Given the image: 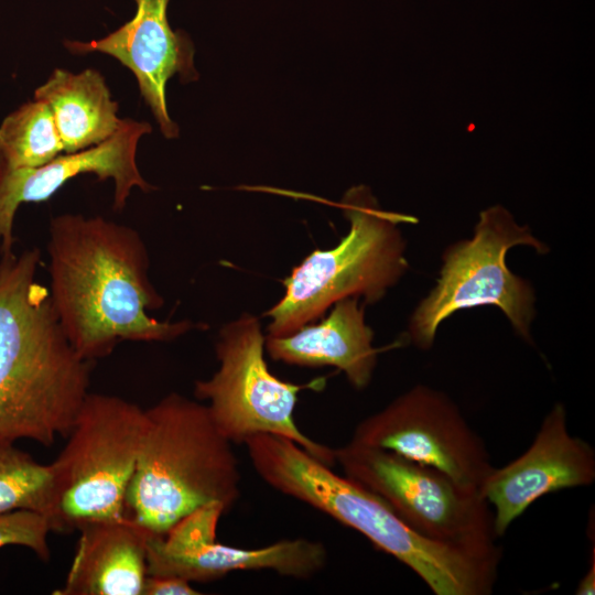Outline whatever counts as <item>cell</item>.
I'll use <instances>...</instances> for the list:
<instances>
[{
  "instance_id": "6",
  "label": "cell",
  "mask_w": 595,
  "mask_h": 595,
  "mask_svg": "<svg viewBox=\"0 0 595 595\" xmlns=\"http://www.w3.org/2000/svg\"><path fill=\"white\" fill-rule=\"evenodd\" d=\"M516 246H529L540 255L549 251L505 207L496 205L483 210L473 237L444 251L436 285L410 318L412 343L428 350L444 320L462 310L490 305L498 307L515 332L531 344L534 291L528 280L512 273L506 263L508 250Z\"/></svg>"
},
{
  "instance_id": "2",
  "label": "cell",
  "mask_w": 595,
  "mask_h": 595,
  "mask_svg": "<svg viewBox=\"0 0 595 595\" xmlns=\"http://www.w3.org/2000/svg\"><path fill=\"white\" fill-rule=\"evenodd\" d=\"M40 263L37 248L0 255V441L51 446L90 392L93 361L65 335Z\"/></svg>"
},
{
  "instance_id": "20",
  "label": "cell",
  "mask_w": 595,
  "mask_h": 595,
  "mask_svg": "<svg viewBox=\"0 0 595 595\" xmlns=\"http://www.w3.org/2000/svg\"><path fill=\"white\" fill-rule=\"evenodd\" d=\"M52 531L50 520L30 510H14L0 515V549L4 547H24L40 560L51 558L48 534Z\"/></svg>"
},
{
  "instance_id": "12",
  "label": "cell",
  "mask_w": 595,
  "mask_h": 595,
  "mask_svg": "<svg viewBox=\"0 0 595 595\" xmlns=\"http://www.w3.org/2000/svg\"><path fill=\"white\" fill-rule=\"evenodd\" d=\"M152 130L148 122L122 119L107 140L88 149L65 153L37 167L11 169L0 162V255L13 252V224L21 204L48 199L67 181L79 174H95L115 184L113 210H121L132 188L150 192L137 165V147Z\"/></svg>"
},
{
  "instance_id": "13",
  "label": "cell",
  "mask_w": 595,
  "mask_h": 595,
  "mask_svg": "<svg viewBox=\"0 0 595 595\" xmlns=\"http://www.w3.org/2000/svg\"><path fill=\"white\" fill-rule=\"evenodd\" d=\"M134 17L107 36L91 42L66 40V48L76 54L101 52L128 67L138 80L140 93L150 106L163 136H178V127L169 116L165 87L180 75L183 83L198 79L194 67V46L186 33L174 32L169 24V0H134Z\"/></svg>"
},
{
  "instance_id": "17",
  "label": "cell",
  "mask_w": 595,
  "mask_h": 595,
  "mask_svg": "<svg viewBox=\"0 0 595 595\" xmlns=\"http://www.w3.org/2000/svg\"><path fill=\"white\" fill-rule=\"evenodd\" d=\"M34 98L51 109L65 153L94 147L117 132L122 119L104 77L95 69L79 74L56 68Z\"/></svg>"
},
{
  "instance_id": "18",
  "label": "cell",
  "mask_w": 595,
  "mask_h": 595,
  "mask_svg": "<svg viewBox=\"0 0 595 595\" xmlns=\"http://www.w3.org/2000/svg\"><path fill=\"white\" fill-rule=\"evenodd\" d=\"M62 485L54 462L42 464L13 442L0 441V515L30 510L45 516L52 531L64 532Z\"/></svg>"
},
{
  "instance_id": "5",
  "label": "cell",
  "mask_w": 595,
  "mask_h": 595,
  "mask_svg": "<svg viewBox=\"0 0 595 595\" xmlns=\"http://www.w3.org/2000/svg\"><path fill=\"white\" fill-rule=\"evenodd\" d=\"M349 230L333 248L316 249L284 279V294L266 316L268 336H286L321 317L346 298L381 300L405 273V241L398 227L412 216L382 209L365 185L349 188L339 202Z\"/></svg>"
},
{
  "instance_id": "14",
  "label": "cell",
  "mask_w": 595,
  "mask_h": 595,
  "mask_svg": "<svg viewBox=\"0 0 595 595\" xmlns=\"http://www.w3.org/2000/svg\"><path fill=\"white\" fill-rule=\"evenodd\" d=\"M148 575H175L193 583H209L237 571L270 570L293 578H310L327 563L322 542L305 538L283 539L258 549L205 541L178 551L160 548L153 534L147 539Z\"/></svg>"
},
{
  "instance_id": "1",
  "label": "cell",
  "mask_w": 595,
  "mask_h": 595,
  "mask_svg": "<svg viewBox=\"0 0 595 595\" xmlns=\"http://www.w3.org/2000/svg\"><path fill=\"white\" fill-rule=\"evenodd\" d=\"M48 292L75 350L94 361L121 342H171L202 326L150 315L164 301L149 277L140 234L100 216L62 214L51 219L46 244Z\"/></svg>"
},
{
  "instance_id": "19",
  "label": "cell",
  "mask_w": 595,
  "mask_h": 595,
  "mask_svg": "<svg viewBox=\"0 0 595 595\" xmlns=\"http://www.w3.org/2000/svg\"><path fill=\"white\" fill-rule=\"evenodd\" d=\"M64 152L50 107L42 100L25 102L0 126V162L11 169L37 167Z\"/></svg>"
},
{
  "instance_id": "7",
  "label": "cell",
  "mask_w": 595,
  "mask_h": 595,
  "mask_svg": "<svg viewBox=\"0 0 595 595\" xmlns=\"http://www.w3.org/2000/svg\"><path fill=\"white\" fill-rule=\"evenodd\" d=\"M264 347L255 315L244 313L225 324L215 344L219 367L210 378L195 382V397L208 401L214 423L232 444L258 434L283 436L333 467L335 448L309 437L293 418L299 392L323 388L325 378L303 385L281 380L269 370Z\"/></svg>"
},
{
  "instance_id": "4",
  "label": "cell",
  "mask_w": 595,
  "mask_h": 595,
  "mask_svg": "<svg viewBox=\"0 0 595 595\" xmlns=\"http://www.w3.org/2000/svg\"><path fill=\"white\" fill-rule=\"evenodd\" d=\"M206 404L172 392L145 409V428L125 499V516L164 536L210 502L228 511L240 496V469Z\"/></svg>"
},
{
  "instance_id": "3",
  "label": "cell",
  "mask_w": 595,
  "mask_h": 595,
  "mask_svg": "<svg viewBox=\"0 0 595 595\" xmlns=\"http://www.w3.org/2000/svg\"><path fill=\"white\" fill-rule=\"evenodd\" d=\"M252 467L272 488L358 531L411 569L435 595H489L502 554L441 543L416 532L378 495L340 476L293 441L258 434L245 443Z\"/></svg>"
},
{
  "instance_id": "8",
  "label": "cell",
  "mask_w": 595,
  "mask_h": 595,
  "mask_svg": "<svg viewBox=\"0 0 595 595\" xmlns=\"http://www.w3.org/2000/svg\"><path fill=\"white\" fill-rule=\"evenodd\" d=\"M344 475L381 497L431 540L484 554H502L494 513L477 489L393 452L349 441L335 448Z\"/></svg>"
},
{
  "instance_id": "11",
  "label": "cell",
  "mask_w": 595,
  "mask_h": 595,
  "mask_svg": "<svg viewBox=\"0 0 595 595\" xmlns=\"http://www.w3.org/2000/svg\"><path fill=\"white\" fill-rule=\"evenodd\" d=\"M594 480L595 451L569 432L566 409L555 403L529 448L504 467H494L480 493L493 507L495 532L500 538L539 498Z\"/></svg>"
},
{
  "instance_id": "9",
  "label": "cell",
  "mask_w": 595,
  "mask_h": 595,
  "mask_svg": "<svg viewBox=\"0 0 595 595\" xmlns=\"http://www.w3.org/2000/svg\"><path fill=\"white\" fill-rule=\"evenodd\" d=\"M145 410L121 397L89 392L53 461L62 485L63 531L125 516Z\"/></svg>"
},
{
  "instance_id": "15",
  "label": "cell",
  "mask_w": 595,
  "mask_h": 595,
  "mask_svg": "<svg viewBox=\"0 0 595 595\" xmlns=\"http://www.w3.org/2000/svg\"><path fill=\"white\" fill-rule=\"evenodd\" d=\"M79 539L64 584L56 595H142L151 534L127 516L91 521Z\"/></svg>"
},
{
  "instance_id": "21",
  "label": "cell",
  "mask_w": 595,
  "mask_h": 595,
  "mask_svg": "<svg viewBox=\"0 0 595 595\" xmlns=\"http://www.w3.org/2000/svg\"><path fill=\"white\" fill-rule=\"evenodd\" d=\"M187 580L175 575H147L142 595H197Z\"/></svg>"
},
{
  "instance_id": "16",
  "label": "cell",
  "mask_w": 595,
  "mask_h": 595,
  "mask_svg": "<svg viewBox=\"0 0 595 595\" xmlns=\"http://www.w3.org/2000/svg\"><path fill=\"white\" fill-rule=\"evenodd\" d=\"M374 331L365 321V303L346 298L333 304L320 323H310L294 333L266 336V350L275 361L305 367L333 366L343 371L358 390L371 381L378 349Z\"/></svg>"
},
{
  "instance_id": "10",
  "label": "cell",
  "mask_w": 595,
  "mask_h": 595,
  "mask_svg": "<svg viewBox=\"0 0 595 595\" xmlns=\"http://www.w3.org/2000/svg\"><path fill=\"white\" fill-rule=\"evenodd\" d=\"M350 441L433 467L456 484L480 488L494 466L483 439L444 392L418 385L361 420Z\"/></svg>"
},
{
  "instance_id": "22",
  "label": "cell",
  "mask_w": 595,
  "mask_h": 595,
  "mask_svg": "<svg viewBox=\"0 0 595 595\" xmlns=\"http://www.w3.org/2000/svg\"><path fill=\"white\" fill-rule=\"evenodd\" d=\"M591 565L585 575L580 581L575 594L576 595H593L595 593V548L593 543Z\"/></svg>"
}]
</instances>
